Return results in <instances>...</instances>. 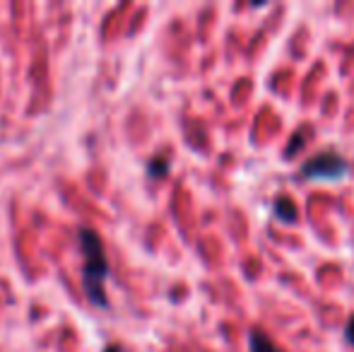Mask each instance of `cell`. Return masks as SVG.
<instances>
[{"label":"cell","mask_w":354,"mask_h":352,"mask_svg":"<svg viewBox=\"0 0 354 352\" xmlns=\"http://www.w3.org/2000/svg\"><path fill=\"white\" fill-rule=\"evenodd\" d=\"M106 352H118V348H109Z\"/></svg>","instance_id":"7"},{"label":"cell","mask_w":354,"mask_h":352,"mask_svg":"<svg viewBox=\"0 0 354 352\" xmlns=\"http://www.w3.org/2000/svg\"><path fill=\"white\" fill-rule=\"evenodd\" d=\"M167 169V160H162L157 165V162H152V167H149V172H152V176H162V172Z\"/></svg>","instance_id":"5"},{"label":"cell","mask_w":354,"mask_h":352,"mask_svg":"<svg viewBox=\"0 0 354 352\" xmlns=\"http://www.w3.org/2000/svg\"><path fill=\"white\" fill-rule=\"evenodd\" d=\"M347 169L350 165L345 162V157L335 152H323L301 167V178H340L347 174Z\"/></svg>","instance_id":"2"},{"label":"cell","mask_w":354,"mask_h":352,"mask_svg":"<svg viewBox=\"0 0 354 352\" xmlns=\"http://www.w3.org/2000/svg\"><path fill=\"white\" fill-rule=\"evenodd\" d=\"M275 212H277V217L284 220V222L297 220V205H294V201L289 196L277 198V201H275Z\"/></svg>","instance_id":"4"},{"label":"cell","mask_w":354,"mask_h":352,"mask_svg":"<svg viewBox=\"0 0 354 352\" xmlns=\"http://www.w3.org/2000/svg\"><path fill=\"white\" fill-rule=\"evenodd\" d=\"M80 249H82L84 263H82V290L87 295V299L94 306H109L106 297V277H109V261L104 244L99 239V234L94 230H80L77 234Z\"/></svg>","instance_id":"1"},{"label":"cell","mask_w":354,"mask_h":352,"mask_svg":"<svg viewBox=\"0 0 354 352\" xmlns=\"http://www.w3.org/2000/svg\"><path fill=\"white\" fill-rule=\"evenodd\" d=\"M251 352H284L272 343V338L268 333H263L261 328L251 331Z\"/></svg>","instance_id":"3"},{"label":"cell","mask_w":354,"mask_h":352,"mask_svg":"<svg viewBox=\"0 0 354 352\" xmlns=\"http://www.w3.org/2000/svg\"><path fill=\"white\" fill-rule=\"evenodd\" d=\"M347 340L354 345V316L350 319V324H347Z\"/></svg>","instance_id":"6"}]
</instances>
